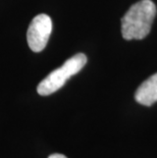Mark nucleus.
I'll use <instances>...</instances> for the list:
<instances>
[{
	"label": "nucleus",
	"instance_id": "4",
	"mask_svg": "<svg viewBox=\"0 0 157 158\" xmlns=\"http://www.w3.org/2000/svg\"><path fill=\"white\" fill-rule=\"evenodd\" d=\"M136 101L144 106L157 102V73L148 78L135 93Z\"/></svg>",
	"mask_w": 157,
	"mask_h": 158
},
{
	"label": "nucleus",
	"instance_id": "1",
	"mask_svg": "<svg viewBox=\"0 0 157 158\" xmlns=\"http://www.w3.org/2000/svg\"><path fill=\"white\" fill-rule=\"evenodd\" d=\"M156 5L151 0L133 4L122 19V35L126 40H141L150 33L156 15Z\"/></svg>",
	"mask_w": 157,
	"mask_h": 158
},
{
	"label": "nucleus",
	"instance_id": "5",
	"mask_svg": "<svg viewBox=\"0 0 157 158\" xmlns=\"http://www.w3.org/2000/svg\"><path fill=\"white\" fill-rule=\"evenodd\" d=\"M48 158H68L66 156L62 155V154H58V153H55V154H51Z\"/></svg>",
	"mask_w": 157,
	"mask_h": 158
},
{
	"label": "nucleus",
	"instance_id": "2",
	"mask_svg": "<svg viewBox=\"0 0 157 158\" xmlns=\"http://www.w3.org/2000/svg\"><path fill=\"white\" fill-rule=\"evenodd\" d=\"M87 63V57L83 53H78L63 63L59 69H54L41 81L37 87V92L41 96H48L58 91L71 77L76 75Z\"/></svg>",
	"mask_w": 157,
	"mask_h": 158
},
{
	"label": "nucleus",
	"instance_id": "3",
	"mask_svg": "<svg viewBox=\"0 0 157 158\" xmlns=\"http://www.w3.org/2000/svg\"><path fill=\"white\" fill-rule=\"evenodd\" d=\"M52 31V21L47 15H38L33 19L27 33V39L30 49L34 52H40L48 43Z\"/></svg>",
	"mask_w": 157,
	"mask_h": 158
}]
</instances>
